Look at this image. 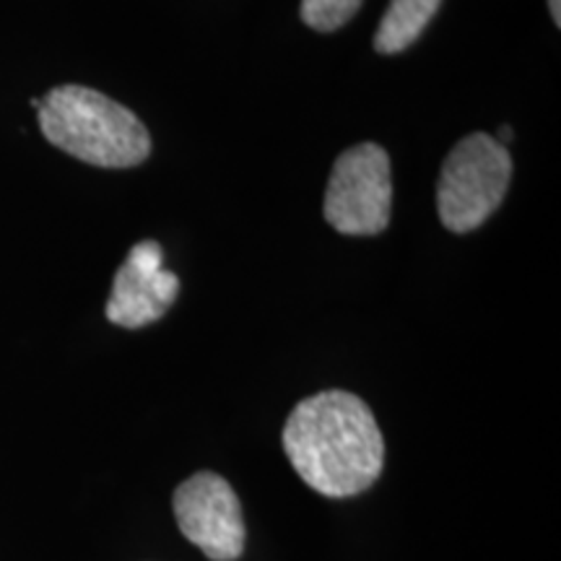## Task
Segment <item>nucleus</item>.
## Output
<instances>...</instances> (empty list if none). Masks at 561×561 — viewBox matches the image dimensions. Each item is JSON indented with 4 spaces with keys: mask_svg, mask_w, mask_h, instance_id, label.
I'll return each instance as SVG.
<instances>
[{
    "mask_svg": "<svg viewBox=\"0 0 561 561\" xmlns=\"http://www.w3.org/2000/svg\"><path fill=\"white\" fill-rule=\"evenodd\" d=\"M284 450L299 479L331 500L367 491L385 466L375 413L346 390H325L297 403L284 426Z\"/></svg>",
    "mask_w": 561,
    "mask_h": 561,
    "instance_id": "f257e3e1",
    "label": "nucleus"
},
{
    "mask_svg": "<svg viewBox=\"0 0 561 561\" xmlns=\"http://www.w3.org/2000/svg\"><path fill=\"white\" fill-rule=\"evenodd\" d=\"M549 11L553 16V24H561V0H549Z\"/></svg>",
    "mask_w": 561,
    "mask_h": 561,
    "instance_id": "1a4fd4ad",
    "label": "nucleus"
},
{
    "mask_svg": "<svg viewBox=\"0 0 561 561\" xmlns=\"http://www.w3.org/2000/svg\"><path fill=\"white\" fill-rule=\"evenodd\" d=\"M182 536L210 561H234L244 551V520L234 489L219 473L201 471L172 496Z\"/></svg>",
    "mask_w": 561,
    "mask_h": 561,
    "instance_id": "39448f33",
    "label": "nucleus"
},
{
    "mask_svg": "<svg viewBox=\"0 0 561 561\" xmlns=\"http://www.w3.org/2000/svg\"><path fill=\"white\" fill-rule=\"evenodd\" d=\"M392 203L390 157L382 146L359 144L335 159L325 191V221L348 237L388 229Z\"/></svg>",
    "mask_w": 561,
    "mask_h": 561,
    "instance_id": "20e7f679",
    "label": "nucleus"
},
{
    "mask_svg": "<svg viewBox=\"0 0 561 561\" xmlns=\"http://www.w3.org/2000/svg\"><path fill=\"white\" fill-rule=\"evenodd\" d=\"M364 0H301V21L314 32L331 34L356 16Z\"/></svg>",
    "mask_w": 561,
    "mask_h": 561,
    "instance_id": "6e6552de",
    "label": "nucleus"
},
{
    "mask_svg": "<svg viewBox=\"0 0 561 561\" xmlns=\"http://www.w3.org/2000/svg\"><path fill=\"white\" fill-rule=\"evenodd\" d=\"M180 294V278L164 268L159 242H138L112 280L107 320L121 328L151 325L164 318Z\"/></svg>",
    "mask_w": 561,
    "mask_h": 561,
    "instance_id": "423d86ee",
    "label": "nucleus"
},
{
    "mask_svg": "<svg viewBox=\"0 0 561 561\" xmlns=\"http://www.w3.org/2000/svg\"><path fill=\"white\" fill-rule=\"evenodd\" d=\"M37 112L42 136L83 164L128 170L151 153V136L136 112L102 91L68 83L47 91Z\"/></svg>",
    "mask_w": 561,
    "mask_h": 561,
    "instance_id": "f03ea898",
    "label": "nucleus"
},
{
    "mask_svg": "<svg viewBox=\"0 0 561 561\" xmlns=\"http://www.w3.org/2000/svg\"><path fill=\"white\" fill-rule=\"evenodd\" d=\"M512 136H515V133H512V128H507V125H504V128L500 130V138H496V144L507 146V144H510V140H512Z\"/></svg>",
    "mask_w": 561,
    "mask_h": 561,
    "instance_id": "9d476101",
    "label": "nucleus"
},
{
    "mask_svg": "<svg viewBox=\"0 0 561 561\" xmlns=\"http://www.w3.org/2000/svg\"><path fill=\"white\" fill-rule=\"evenodd\" d=\"M512 180L507 146L494 136L471 133L447 153L437 182V210L442 227L455 234L479 229L502 206Z\"/></svg>",
    "mask_w": 561,
    "mask_h": 561,
    "instance_id": "7ed1b4c3",
    "label": "nucleus"
},
{
    "mask_svg": "<svg viewBox=\"0 0 561 561\" xmlns=\"http://www.w3.org/2000/svg\"><path fill=\"white\" fill-rule=\"evenodd\" d=\"M442 0H390L388 11L377 26L375 50L380 55H398L424 34Z\"/></svg>",
    "mask_w": 561,
    "mask_h": 561,
    "instance_id": "0eeeda50",
    "label": "nucleus"
}]
</instances>
